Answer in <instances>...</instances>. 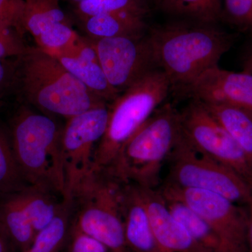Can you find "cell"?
Returning a JSON list of instances; mask_svg holds the SVG:
<instances>
[{
  "mask_svg": "<svg viewBox=\"0 0 252 252\" xmlns=\"http://www.w3.org/2000/svg\"><path fill=\"white\" fill-rule=\"evenodd\" d=\"M171 89L166 74L157 69L113 101L107 128L94 152L93 170H104L111 165L131 136L163 104Z\"/></svg>",
  "mask_w": 252,
  "mask_h": 252,
  "instance_id": "5b68a950",
  "label": "cell"
},
{
  "mask_svg": "<svg viewBox=\"0 0 252 252\" xmlns=\"http://www.w3.org/2000/svg\"><path fill=\"white\" fill-rule=\"evenodd\" d=\"M248 209L249 220L247 243H248V252H252V203L249 205Z\"/></svg>",
  "mask_w": 252,
  "mask_h": 252,
  "instance_id": "1f68e13d",
  "label": "cell"
},
{
  "mask_svg": "<svg viewBox=\"0 0 252 252\" xmlns=\"http://www.w3.org/2000/svg\"><path fill=\"white\" fill-rule=\"evenodd\" d=\"M109 107L99 106L67 119L61 128V146L69 199L80 181L92 170L94 152L108 123Z\"/></svg>",
  "mask_w": 252,
  "mask_h": 252,
  "instance_id": "9c48e42d",
  "label": "cell"
},
{
  "mask_svg": "<svg viewBox=\"0 0 252 252\" xmlns=\"http://www.w3.org/2000/svg\"><path fill=\"white\" fill-rule=\"evenodd\" d=\"M5 77H6V70H5L4 64L1 63V60H0V94H1L2 86H4Z\"/></svg>",
  "mask_w": 252,
  "mask_h": 252,
  "instance_id": "e575fe53",
  "label": "cell"
},
{
  "mask_svg": "<svg viewBox=\"0 0 252 252\" xmlns=\"http://www.w3.org/2000/svg\"><path fill=\"white\" fill-rule=\"evenodd\" d=\"M61 129L49 116L20 109L11 127L15 157L29 185L65 193V178L61 146Z\"/></svg>",
  "mask_w": 252,
  "mask_h": 252,
  "instance_id": "277c9868",
  "label": "cell"
},
{
  "mask_svg": "<svg viewBox=\"0 0 252 252\" xmlns=\"http://www.w3.org/2000/svg\"><path fill=\"white\" fill-rule=\"evenodd\" d=\"M148 35L157 67L178 91L219 66L235 40L217 25L183 19L151 28Z\"/></svg>",
  "mask_w": 252,
  "mask_h": 252,
  "instance_id": "6da1fadb",
  "label": "cell"
},
{
  "mask_svg": "<svg viewBox=\"0 0 252 252\" xmlns=\"http://www.w3.org/2000/svg\"><path fill=\"white\" fill-rule=\"evenodd\" d=\"M180 92L189 98L209 103H224L252 113V74L208 69Z\"/></svg>",
  "mask_w": 252,
  "mask_h": 252,
  "instance_id": "7c38bea8",
  "label": "cell"
},
{
  "mask_svg": "<svg viewBox=\"0 0 252 252\" xmlns=\"http://www.w3.org/2000/svg\"><path fill=\"white\" fill-rule=\"evenodd\" d=\"M203 103L238 144L252 167V113L228 104Z\"/></svg>",
  "mask_w": 252,
  "mask_h": 252,
  "instance_id": "d6986e66",
  "label": "cell"
},
{
  "mask_svg": "<svg viewBox=\"0 0 252 252\" xmlns=\"http://www.w3.org/2000/svg\"><path fill=\"white\" fill-rule=\"evenodd\" d=\"M94 94L106 102H113L119 93L109 84L98 58L88 39L79 41L64 54L54 57Z\"/></svg>",
  "mask_w": 252,
  "mask_h": 252,
  "instance_id": "9a60e30c",
  "label": "cell"
},
{
  "mask_svg": "<svg viewBox=\"0 0 252 252\" xmlns=\"http://www.w3.org/2000/svg\"><path fill=\"white\" fill-rule=\"evenodd\" d=\"M21 59V86L28 102L46 115L69 119L107 104L57 59L38 47H28Z\"/></svg>",
  "mask_w": 252,
  "mask_h": 252,
  "instance_id": "3957f363",
  "label": "cell"
},
{
  "mask_svg": "<svg viewBox=\"0 0 252 252\" xmlns=\"http://www.w3.org/2000/svg\"><path fill=\"white\" fill-rule=\"evenodd\" d=\"M182 135L195 149L236 172L252 191V167L243 151L203 102L190 99L180 111Z\"/></svg>",
  "mask_w": 252,
  "mask_h": 252,
  "instance_id": "ba28073f",
  "label": "cell"
},
{
  "mask_svg": "<svg viewBox=\"0 0 252 252\" xmlns=\"http://www.w3.org/2000/svg\"><path fill=\"white\" fill-rule=\"evenodd\" d=\"M223 0H170L164 10L181 19L217 25L223 17Z\"/></svg>",
  "mask_w": 252,
  "mask_h": 252,
  "instance_id": "603a6c76",
  "label": "cell"
},
{
  "mask_svg": "<svg viewBox=\"0 0 252 252\" xmlns=\"http://www.w3.org/2000/svg\"><path fill=\"white\" fill-rule=\"evenodd\" d=\"M147 1L149 5H153L154 7L161 9L164 11L170 0H147Z\"/></svg>",
  "mask_w": 252,
  "mask_h": 252,
  "instance_id": "836d02e7",
  "label": "cell"
},
{
  "mask_svg": "<svg viewBox=\"0 0 252 252\" xmlns=\"http://www.w3.org/2000/svg\"><path fill=\"white\" fill-rule=\"evenodd\" d=\"M19 34L7 25L0 22V60L22 56L27 51Z\"/></svg>",
  "mask_w": 252,
  "mask_h": 252,
  "instance_id": "f1b7e54d",
  "label": "cell"
},
{
  "mask_svg": "<svg viewBox=\"0 0 252 252\" xmlns=\"http://www.w3.org/2000/svg\"><path fill=\"white\" fill-rule=\"evenodd\" d=\"M25 0H0V22L5 23L23 36Z\"/></svg>",
  "mask_w": 252,
  "mask_h": 252,
  "instance_id": "f546056e",
  "label": "cell"
},
{
  "mask_svg": "<svg viewBox=\"0 0 252 252\" xmlns=\"http://www.w3.org/2000/svg\"><path fill=\"white\" fill-rule=\"evenodd\" d=\"M28 185L15 157L11 137L0 127V197Z\"/></svg>",
  "mask_w": 252,
  "mask_h": 252,
  "instance_id": "cb8c5ba5",
  "label": "cell"
},
{
  "mask_svg": "<svg viewBox=\"0 0 252 252\" xmlns=\"http://www.w3.org/2000/svg\"><path fill=\"white\" fill-rule=\"evenodd\" d=\"M149 11L147 0H84L77 2L75 8L80 19L96 15L122 13L147 16Z\"/></svg>",
  "mask_w": 252,
  "mask_h": 252,
  "instance_id": "d4e9b609",
  "label": "cell"
},
{
  "mask_svg": "<svg viewBox=\"0 0 252 252\" xmlns=\"http://www.w3.org/2000/svg\"><path fill=\"white\" fill-rule=\"evenodd\" d=\"M147 16L122 13L96 15L81 18L84 29L93 39L139 36L148 32Z\"/></svg>",
  "mask_w": 252,
  "mask_h": 252,
  "instance_id": "e0dca14e",
  "label": "cell"
},
{
  "mask_svg": "<svg viewBox=\"0 0 252 252\" xmlns=\"http://www.w3.org/2000/svg\"><path fill=\"white\" fill-rule=\"evenodd\" d=\"M122 183L104 170H91L73 190L72 224L112 252H128L122 207Z\"/></svg>",
  "mask_w": 252,
  "mask_h": 252,
  "instance_id": "8992f818",
  "label": "cell"
},
{
  "mask_svg": "<svg viewBox=\"0 0 252 252\" xmlns=\"http://www.w3.org/2000/svg\"><path fill=\"white\" fill-rule=\"evenodd\" d=\"M167 162V185L213 192L243 206L252 203L248 184L229 167L195 149L182 132Z\"/></svg>",
  "mask_w": 252,
  "mask_h": 252,
  "instance_id": "52a82bcc",
  "label": "cell"
},
{
  "mask_svg": "<svg viewBox=\"0 0 252 252\" xmlns=\"http://www.w3.org/2000/svg\"><path fill=\"white\" fill-rule=\"evenodd\" d=\"M72 206L70 199L63 198V206L56 218L36 233L25 252H61L65 248L72 226Z\"/></svg>",
  "mask_w": 252,
  "mask_h": 252,
  "instance_id": "44dd1931",
  "label": "cell"
},
{
  "mask_svg": "<svg viewBox=\"0 0 252 252\" xmlns=\"http://www.w3.org/2000/svg\"><path fill=\"white\" fill-rule=\"evenodd\" d=\"M89 41L109 84L119 94L158 69L148 32L142 36L92 39Z\"/></svg>",
  "mask_w": 252,
  "mask_h": 252,
  "instance_id": "8fae6325",
  "label": "cell"
},
{
  "mask_svg": "<svg viewBox=\"0 0 252 252\" xmlns=\"http://www.w3.org/2000/svg\"><path fill=\"white\" fill-rule=\"evenodd\" d=\"M121 207L128 251L160 252L140 187L122 184Z\"/></svg>",
  "mask_w": 252,
  "mask_h": 252,
  "instance_id": "5bb4252c",
  "label": "cell"
},
{
  "mask_svg": "<svg viewBox=\"0 0 252 252\" xmlns=\"http://www.w3.org/2000/svg\"><path fill=\"white\" fill-rule=\"evenodd\" d=\"M159 189L172 215L196 243L207 252H227L220 236L203 217L187 204Z\"/></svg>",
  "mask_w": 252,
  "mask_h": 252,
  "instance_id": "ac0fdd59",
  "label": "cell"
},
{
  "mask_svg": "<svg viewBox=\"0 0 252 252\" xmlns=\"http://www.w3.org/2000/svg\"><path fill=\"white\" fill-rule=\"evenodd\" d=\"M19 190L0 197V222L16 252H25L31 246L36 233L23 205Z\"/></svg>",
  "mask_w": 252,
  "mask_h": 252,
  "instance_id": "2e32d148",
  "label": "cell"
},
{
  "mask_svg": "<svg viewBox=\"0 0 252 252\" xmlns=\"http://www.w3.org/2000/svg\"><path fill=\"white\" fill-rule=\"evenodd\" d=\"M19 193L36 233L52 222L63 206V198L34 186H27Z\"/></svg>",
  "mask_w": 252,
  "mask_h": 252,
  "instance_id": "ffe728a7",
  "label": "cell"
},
{
  "mask_svg": "<svg viewBox=\"0 0 252 252\" xmlns=\"http://www.w3.org/2000/svg\"><path fill=\"white\" fill-rule=\"evenodd\" d=\"M224 17L238 31L252 34V0H223Z\"/></svg>",
  "mask_w": 252,
  "mask_h": 252,
  "instance_id": "4316f807",
  "label": "cell"
},
{
  "mask_svg": "<svg viewBox=\"0 0 252 252\" xmlns=\"http://www.w3.org/2000/svg\"><path fill=\"white\" fill-rule=\"evenodd\" d=\"M159 188L187 204L203 217L220 236L227 252H248V206L200 189L167 184Z\"/></svg>",
  "mask_w": 252,
  "mask_h": 252,
  "instance_id": "30bf717a",
  "label": "cell"
},
{
  "mask_svg": "<svg viewBox=\"0 0 252 252\" xmlns=\"http://www.w3.org/2000/svg\"><path fill=\"white\" fill-rule=\"evenodd\" d=\"M182 135L180 111L160 105L126 142L104 171L122 184L159 188L162 167Z\"/></svg>",
  "mask_w": 252,
  "mask_h": 252,
  "instance_id": "7a4b0ae2",
  "label": "cell"
},
{
  "mask_svg": "<svg viewBox=\"0 0 252 252\" xmlns=\"http://www.w3.org/2000/svg\"><path fill=\"white\" fill-rule=\"evenodd\" d=\"M0 252H16L9 235L0 222Z\"/></svg>",
  "mask_w": 252,
  "mask_h": 252,
  "instance_id": "4dcf8cb0",
  "label": "cell"
},
{
  "mask_svg": "<svg viewBox=\"0 0 252 252\" xmlns=\"http://www.w3.org/2000/svg\"><path fill=\"white\" fill-rule=\"evenodd\" d=\"M64 252H112L98 240L85 234L72 224Z\"/></svg>",
  "mask_w": 252,
  "mask_h": 252,
  "instance_id": "83f0119b",
  "label": "cell"
},
{
  "mask_svg": "<svg viewBox=\"0 0 252 252\" xmlns=\"http://www.w3.org/2000/svg\"><path fill=\"white\" fill-rule=\"evenodd\" d=\"M81 36L73 29L71 23H59L48 28L34 38L41 51L56 57L64 54L80 39Z\"/></svg>",
  "mask_w": 252,
  "mask_h": 252,
  "instance_id": "484cf974",
  "label": "cell"
},
{
  "mask_svg": "<svg viewBox=\"0 0 252 252\" xmlns=\"http://www.w3.org/2000/svg\"><path fill=\"white\" fill-rule=\"evenodd\" d=\"M243 71L252 74V45L249 50L246 59L244 62Z\"/></svg>",
  "mask_w": 252,
  "mask_h": 252,
  "instance_id": "d6a6232c",
  "label": "cell"
},
{
  "mask_svg": "<svg viewBox=\"0 0 252 252\" xmlns=\"http://www.w3.org/2000/svg\"><path fill=\"white\" fill-rule=\"evenodd\" d=\"M140 188L160 252H207L172 215L159 188Z\"/></svg>",
  "mask_w": 252,
  "mask_h": 252,
  "instance_id": "4fadbf2b",
  "label": "cell"
},
{
  "mask_svg": "<svg viewBox=\"0 0 252 252\" xmlns=\"http://www.w3.org/2000/svg\"><path fill=\"white\" fill-rule=\"evenodd\" d=\"M72 1H76V2H79V1H84V0H72Z\"/></svg>",
  "mask_w": 252,
  "mask_h": 252,
  "instance_id": "d590c367",
  "label": "cell"
},
{
  "mask_svg": "<svg viewBox=\"0 0 252 252\" xmlns=\"http://www.w3.org/2000/svg\"><path fill=\"white\" fill-rule=\"evenodd\" d=\"M60 0H25L23 25L34 38L56 23H70L61 9Z\"/></svg>",
  "mask_w": 252,
  "mask_h": 252,
  "instance_id": "7402d4cb",
  "label": "cell"
}]
</instances>
